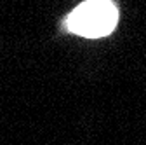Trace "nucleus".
<instances>
[{"mask_svg": "<svg viewBox=\"0 0 146 145\" xmlns=\"http://www.w3.org/2000/svg\"><path fill=\"white\" fill-rule=\"evenodd\" d=\"M117 21V7L110 0H87L70 14L68 28L82 37L98 39L111 33Z\"/></svg>", "mask_w": 146, "mask_h": 145, "instance_id": "obj_1", "label": "nucleus"}]
</instances>
